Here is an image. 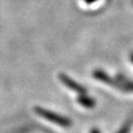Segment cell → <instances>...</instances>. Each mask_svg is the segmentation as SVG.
<instances>
[{
  "label": "cell",
  "instance_id": "obj_6",
  "mask_svg": "<svg viewBox=\"0 0 133 133\" xmlns=\"http://www.w3.org/2000/svg\"><path fill=\"white\" fill-rule=\"evenodd\" d=\"M84 2L86 3V4H89V5H91V4H94V3H95V2H97L98 0H83Z\"/></svg>",
  "mask_w": 133,
  "mask_h": 133
},
{
  "label": "cell",
  "instance_id": "obj_2",
  "mask_svg": "<svg viewBox=\"0 0 133 133\" xmlns=\"http://www.w3.org/2000/svg\"><path fill=\"white\" fill-rule=\"evenodd\" d=\"M92 76H94L95 79H97L98 81H102V82L105 83V84H107V85L113 86V87L116 88L117 90L126 91L123 83L121 82V81L118 79V78H117V79H113V78H111L107 73L104 72V70L96 69V70H94V73H92Z\"/></svg>",
  "mask_w": 133,
  "mask_h": 133
},
{
  "label": "cell",
  "instance_id": "obj_8",
  "mask_svg": "<svg viewBox=\"0 0 133 133\" xmlns=\"http://www.w3.org/2000/svg\"><path fill=\"white\" fill-rule=\"evenodd\" d=\"M129 59H130V61H131V63L133 64V52L130 54V56H129Z\"/></svg>",
  "mask_w": 133,
  "mask_h": 133
},
{
  "label": "cell",
  "instance_id": "obj_4",
  "mask_svg": "<svg viewBox=\"0 0 133 133\" xmlns=\"http://www.w3.org/2000/svg\"><path fill=\"white\" fill-rule=\"evenodd\" d=\"M77 101L81 106L86 107V108H94L96 104L95 100H94V98L88 96L86 94H79L77 98Z\"/></svg>",
  "mask_w": 133,
  "mask_h": 133
},
{
  "label": "cell",
  "instance_id": "obj_3",
  "mask_svg": "<svg viewBox=\"0 0 133 133\" xmlns=\"http://www.w3.org/2000/svg\"><path fill=\"white\" fill-rule=\"evenodd\" d=\"M58 78H59L60 81L66 86V87L69 88L70 90L76 91V92H78L79 94H87V90H86V88L84 87V86H82L81 84L78 83L76 81H74V79H71L70 77H69L68 75L64 74V73H61V74H59Z\"/></svg>",
  "mask_w": 133,
  "mask_h": 133
},
{
  "label": "cell",
  "instance_id": "obj_5",
  "mask_svg": "<svg viewBox=\"0 0 133 133\" xmlns=\"http://www.w3.org/2000/svg\"><path fill=\"white\" fill-rule=\"evenodd\" d=\"M130 129H131V123L130 122H128L117 131V133H129L130 131Z\"/></svg>",
  "mask_w": 133,
  "mask_h": 133
},
{
  "label": "cell",
  "instance_id": "obj_7",
  "mask_svg": "<svg viewBox=\"0 0 133 133\" xmlns=\"http://www.w3.org/2000/svg\"><path fill=\"white\" fill-rule=\"evenodd\" d=\"M90 133H101V131H100L98 129H95V128H94V129H91V130Z\"/></svg>",
  "mask_w": 133,
  "mask_h": 133
},
{
  "label": "cell",
  "instance_id": "obj_1",
  "mask_svg": "<svg viewBox=\"0 0 133 133\" xmlns=\"http://www.w3.org/2000/svg\"><path fill=\"white\" fill-rule=\"evenodd\" d=\"M33 110L38 116H40L41 117H43L44 119L47 121H50V122L54 123V124H56L58 126L63 128H69L71 127L72 125V122L71 120L66 117V116H61L59 114H56L55 112H52V111L48 110V109H45V108H43L41 106H35L33 108Z\"/></svg>",
  "mask_w": 133,
  "mask_h": 133
}]
</instances>
